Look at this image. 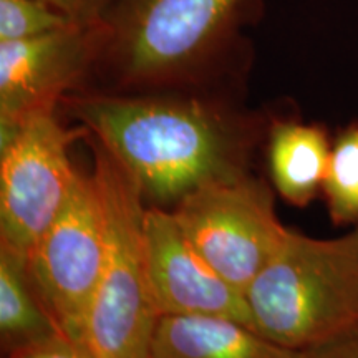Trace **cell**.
Masks as SVG:
<instances>
[{
	"label": "cell",
	"mask_w": 358,
	"mask_h": 358,
	"mask_svg": "<svg viewBox=\"0 0 358 358\" xmlns=\"http://www.w3.org/2000/svg\"><path fill=\"white\" fill-rule=\"evenodd\" d=\"M58 110L131 174L148 206L164 209L206 185L248 174L264 134L261 116L206 90L82 88Z\"/></svg>",
	"instance_id": "6da1fadb"
},
{
	"label": "cell",
	"mask_w": 358,
	"mask_h": 358,
	"mask_svg": "<svg viewBox=\"0 0 358 358\" xmlns=\"http://www.w3.org/2000/svg\"><path fill=\"white\" fill-rule=\"evenodd\" d=\"M6 358H93L82 343L75 342L66 335H57L40 343L19 348L8 353Z\"/></svg>",
	"instance_id": "2e32d148"
},
{
	"label": "cell",
	"mask_w": 358,
	"mask_h": 358,
	"mask_svg": "<svg viewBox=\"0 0 358 358\" xmlns=\"http://www.w3.org/2000/svg\"><path fill=\"white\" fill-rule=\"evenodd\" d=\"M145 232L151 284L161 315L227 317L252 329L245 294L206 261L173 211L146 206Z\"/></svg>",
	"instance_id": "9c48e42d"
},
{
	"label": "cell",
	"mask_w": 358,
	"mask_h": 358,
	"mask_svg": "<svg viewBox=\"0 0 358 358\" xmlns=\"http://www.w3.org/2000/svg\"><path fill=\"white\" fill-rule=\"evenodd\" d=\"M169 211L206 261L244 294L289 232L271 187L249 173L199 187Z\"/></svg>",
	"instance_id": "5b68a950"
},
{
	"label": "cell",
	"mask_w": 358,
	"mask_h": 358,
	"mask_svg": "<svg viewBox=\"0 0 358 358\" xmlns=\"http://www.w3.org/2000/svg\"><path fill=\"white\" fill-rule=\"evenodd\" d=\"M332 140L324 127L301 120H275L267 127V164L274 189L295 208H306L324 191Z\"/></svg>",
	"instance_id": "8fae6325"
},
{
	"label": "cell",
	"mask_w": 358,
	"mask_h": 358,
	"mask_svg": "<svg viewBox=\"0 0 358 358\" xmlns=\"http://www.w3.org/2000/svg\"><path fill=\"white\" fill-rule=\"evenodd\" d=\"M301 358H358V335L303 350Z\"/></svg>",
	"instance_id": "e0dca14e"
},
{
	"label": "cell",
	"mask_w": 358,
	"mask_h": 358,
	"mask_svg": "<svg viewBox=\"0 0 358 358\" xmlns=\"http://www.w3.org/2000/svg\"><path fill=\"white\" fill-rule=\"evenodd\" d=\"M243 2L116 0L96 27L93 90H206L232 55Z\"/></svg>",
	"instance_id": "7a4b0ae2"
},
{
	"label": "cell",
	"mask_w": 358,
	"mask_h": 358,
	"mask_svg": "<svg viewBox=\"0 0 358 358\" xmlns=\"http://www.w3.org/2000/svg\"><path fill=\"white\" fill-rule=\"evenodd\" d=\"M245 301L252 329L289 350L358 335V224L334 239L289 229Z\"/></svg>",
	"instance_id": "3957f363"
},
{
	"label": "cell",
	"mask_w": 358,
	"mask_h": 358,
	"mask_svg": "<svg viewBox=\"0 0 358 358\" xmlns=\"http://www.w3.org/2000/svg\"><path fill=\"white\" fill-rule=\"evenodd\" d=\"M70 25L73 24L40 0H0V42L38 37Z\"/></svg>",
	"instance_id": "5bb4252c"
},
{
	"label": "cell",
	"mask_w": 358,
	"mask_h": 358,
	"mask_svg": "<svg viewBox=\"0 0 358 358\" xmlns=\"http://www.w3.org/2000/svg\"><path fill=\"white\" fill-rule=\"evenodd\" d=\"M105 250V214L95 174L77 171L64 208L27 261L58 329L78 343L101 279Z\"/></svg>",
	"instance_id": "8992f818"
},
{
	"label": "cell",
	"mask_w": 358,
	"mask_h": 358,
	"mask_svg": "<svg viewBox=\"0 0 358 358\" xmlns=\"http://www.w3.org/2000/svg\"><path fill=\"white\" fill-rule=\"evenodd\" d=\"M322 194L337 226L358 224V123L348 124L334 140Z\"/></svg>",
	"instance_id": "4fadbf2b"
},
{
	"label": "cell",
	"mask_w": 358,
	"mask_h": 358,
	"mask_svg": "<svg viewBox=\"0 0 358 358\" xmlns=\"http://www.w3.org/2000/svg\"><path fill=\"white\" fill-rule=\"evenodd\" d=\"M64 15L73 25L96 27L111 10L116 0H40Z\"/></svg>",
	"instance_id": "9a60e30c"
},
{
	"label": "cell",
	"mask_w": 358,
	"mask_h": 358,
	"mask_svg": "<svg viewBox=\"0 0 358 358\" xmlns=\"http://www.w3.org/2000/svg\"><path fill=\"white\" fill-rule=\"evenodd\" d=\"M64 335L40 297L29 261L0 245V343L2 352Z\"/></svg>",
	"instance_id": "7c38bea8"
},
{
	"label": "cell",
	"mask_w": 358,
	"mask_h": 358,
	"mask_svg": "<svg viewBox=\"0 0 358 358\" xmlns=\"http://www.w3.org/2000/svg\"><path fill=\"white\" fill-rule=\"evenodd\" d=\"M96 27L70 25L0 42V150L27 120L57 111L64 96L85 88L95 64Z\"/></svg>",
	"instance_id": "ba28073f"
},
{
	"label": "cell",
	"mask_w": 358,
	"mask_h": 358,
	"mask_svg": "<svg viewBox=\"0 0 358 358\" xmlns=\"http://www.w3.org/2000/svg\"><path fill=\"white\" fill-rule=\"evenodd\" d=\"M105 214V264L82 345L93 358H151L161 317L146 252V201L127 169L85 133Z\"/></svg>",
	"instance_id": "277c9868"
},
{
	"label": "cell",
	"mask_w": 358,
	"mask_h": 358,
	"mask_svg": "<svg viewBox=\"0 0 358 358\" xmlns=\"http://www.w3.org/2000/svg\"><path fill=\"white\" fill-rule=\"evenodd\" d=\"M241 322L166 313L156 324L151 358H301Z\"/></svg>",
	"instance_id": "30bf717a"
},
{
	"label": "cell",
	"mask_w": 358,
	"mask_h": 358,
	"mask_svg": "<svg viewBox=\"0 0 358 358\" xmlns=\"http://www.w3.org/2000/svg\"><path fill=\"white\" fill-rule=\"evenodd\" d=\"M58 111L27 120L0 150V245L25 259L64 208L77 176L70 146L85 129L64 127Z\"/></svg>",
	"instance_id": "52a82bcc"
}]
</instances>
